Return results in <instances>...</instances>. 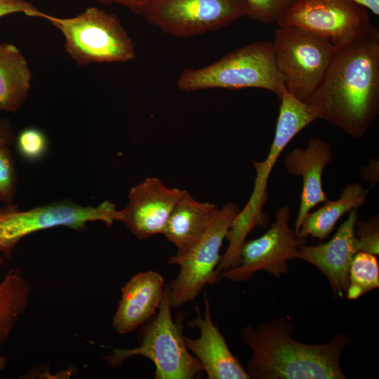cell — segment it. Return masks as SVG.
Wrapping results in <instances>:
<instances>
[{"label": "cell", "instance_id": "1", "mask_svg": "<svg viewBox=\"0 0 379 379\" xmlns=\"http://www.w3.org/2000/svg\"><path fill=\"white\" fill-rule=\"evenodd\" d=\"M321 119L356 139L379 113V31L337 48L328 72L307 103Z\"/></svg>", "mask_w": 379, "mask_h": 379}, {"label": "cell", "instance_id": "2", "mask_svg": "<svg viewBox=\"0 0 379 379\" xmlns=\"http://www.w3.org/2000/svg\"><path fill=\"white\" fill-rule=\"evenodd\" d=\"M294 331L284 317L243 329L241 339L253 353L246 368L250 378H346L340 360L352 343L349 336L336 333L326 343L306 344L291 337Z\"/></svg>", "mask_w": 379, "mask_h": 379}, {"label": "cell", "instance_id": "3", "mask_svg": "<svg viewBox=\"0 0 379 379\" xmlns=\"http://www.w3.org/2000/svg\"><path fill=\"white\" fill-rule=\"evenodd\" d=\"M176 85L184 92L209 88H262L274 93L279 99L286 90L277 68L272 41H255L208 65L186 68L180 74Z\"/></svg>", "mask_w": 379, "mask_h": 379}, {"label": "cell", "instance_id": "4", "mask_svg": "<svg viewBox=\"0 0 379 379\" xmlns=\"http://www.w3.org/2000/svg\"><path fill=\"white\" fill-rule=\"evenodd\" d=\"M62 34L65 49L74 62H126L135 60V46L114 14L95 7L86 8L72 18H58L39 12Z\"/></svg>", "mask_w": 379, "mask_h": 379}, {"label": "cell", "instance_id": "5", "mask_svg": "<svg viewBox=\"0 0 379 379\" xmlns=\"http://www.w3.org/2000/svg\"><path fill=\"white\" fill-rule=\"evenodd\" d=\"M156 316L142 327L140 345L131 349L112 348L105 357L112 366H117L133 356H143L155 366L156 379H192L204 371L199 361L188 350L180 321L171 315V290L165 285Z\"/></svg>", "mask_w": 379, "mask_h": 379}, {"label": "cell", "instance_id": "6", "mask_svg": "<svg viewBox=\"0 0 379 379\" xmlns=\"http://www.w3.org/2000/svg\"><path fill=\"white\" fill-rule=\"evenodd\" d=\"M280 106L274 137L266 157L253 160L255 171L254 186L245 206L237 214L227 232V238L235 245H241L255 227L265 228L268 216L263 207L268 198V180L279 156L290 141L302 129L318 119L307 104L285 90L279 98Z\"/></svg>", "mask_w": 379, "mask_h": 379}, {"label": "cell", "instance_id": "7", "mask_svg": "<svg viewBox=\"0 0 379 379\" xmlns=\"http://www.w3.org/2000/svg\"><path fill=\"white\" fill-rule=\"evenodd\" d=\"M272 47L285 88L307 103L323 81L337 48L328 39L295 27H278Z\"/></svg>", "mask_w": 379, "mask_h": 379}, {"label": "cell", "instance_id": "8", "mask_svg": "<svg viewBox=\"0 0 379 379\" xmlns=\"http://www.w3.org/2000/svg\"><path fill=\"white\" fill-rule=\"evenodd\" d=\"M120 216V210L110 201L92 206L62 200L28 210L5 204L0 208V252L5 259L9 258L22 238L39 231L55 227L81 231L90 222L101 221L111 225Z\"/></svg>", "mask_w": 379, "mask_h": 379}, {"label": "cell", "instance_id": "9", "mask_svg": "<svg viewBox=\"0 0 379 379\" xmlns=\"http://www.w3.org/2000/svg\"><path fill=\"white\" fill-rule=\"evenodd\" d=\"M277 24L310 31L336 48L361 39L372 27L368 10L352 0H295Z\"/></svg>", "mask_w": 379, "mask_h": 379}, {"label": "cell", "instance_id": "10", "mask_svg": "<svg viewBox=\"0 0 379 379\" xmlns=\"http://www.w3.org/2000/svg\"><path fill=\"white\" fill-rule=\"evenodd\" d=\"M239 211L233 202H227L218 208L202 237L176 262L180 271L169 284L172 308L193 300L207 284H216L221 280L217 270L221 259L220 251Z\"/></svg>", "mask_w": 379, "mask_h": 379}, {"label": "cell", "instance_id": "11", "mask_svg": "<svg viewBox=\"0 0 379 379\" xmlns=\"http://www.w3.org/2000/svg\"><path fill=\"white\" fill-rule=\"evenodd\" d=\"M141 15L165 34L187 38L231 25L246 8L244 0H155Z\"/></svg>", "mask_w": 379, "mask_h": 379}, {"label": "cell", "instance_id": "12", "mask_svg": "<svg viewBox=\"0 0 379 379\" xmlns=\"http://www.w3.org/2000/svg\"><path fill=\"white\" fill-rule=\"evenodd\" d=\"M290 218L288 205L279 208L270 227L260 237L246 240L240 251L239 265L223 271L222 277L239 282L251 279L259 271L276 278L287 274L288 262L297 259L299 246L306 243L290 227Z\"/></svg>", "mask_w": 379, "mask_h": 379}, {"label": "cell", "instance_id": "13", "mask_svg": "<svg viewBox=\"0 0 379 379\" xmlns=\"http://www.w3.org/2000/svg\"><path fill=\"white\" fill-rule=\"evenodd\" d=\"M185 190L166 186L148 177L131 188L128 203L120 210L119 222L139 239L162 234L168 218Z\"/></svg>", "mask_w": 379, "mask_h": 379}, {"label": "cell", "instance_id": "14", "mask_svg": "<svg viewBox=\"0 0 379 379\" xmlns=\"http://www.w3.org/2000/svg\"><path fill=\"white\" fill-rule=\"evenodd\" d=\"M358 219L357 209L352 210L331 240L318 245L305 244L299 246L297 259L309 262L321 272L335 298L346 296L350 267L355 255L360 252L355 235Z\"/></svg>", "mask_w": 379, "mask_h": 379}, {"label": "cell", "instance_id": "15", "mask_svg": "<svg viewBox=\"0 0 379 379\" xmlns=\"http://www.w3.org/2000/svg\"><path fill=\"white\" fill-rule=\"evenodd\" d=\"M205 312L188 322L190 327L199 329L195 339L184 335L188 350L199 361L208 379H250L246 368L230 351L223 335L214 325L210 304L204 294Z\"/></svg>", "mask_w": 379, "mask_h": 379}, {"label": "cell", "instance_id": "16", "mask_svg": "<svg viewBox=\"0 0 379 379\" xmlns=\"http://www.w3.org/2000/svg\"><path fill=\"white\" fill-rule=\"evenodd\" d=\"M331 145L319 138H311L305 148L295 147L286 156L284 164L287 172L300 176L302 187L295 231L298 232L303 218L317 205L328 199L324 192L322 175L333 160Z\"/></svg>", "mask_w": 379, "mask_h": 379}, {"label": "cell", "instance_id": "17", "mask_svg": "<svg viewBox=\"0 0 379 379\" xmlns=\"http://www.w3.org/2000/svg\"><path fill=\"white\" fill-rule=\"evenodd\" d=\"M162 276L152 270L134 274L121 288V296L112 319L120 334L131 333L156 314L164 288Z\"/></svg>", "mask_w": 379, "mask_h": 379}, {"label": "cell", "instance_id": "18", "mask_svg": "<svg viewBox=\"0 0 379 379\" xmlns=\"http://www.w3.org/2000/svg\"><path fill=\"white\" fill-rule=\"evenodd\" d=\"M218 206L195 200L186 190L180 198L165 225L162 234L177 248L168 259L170 265L184 257L199 241L212 222Z\"/></svg>", "mask_w": 379, "mask_h": 379}, {"label": "cell", "instance_id": "19", "mask_svg": "<svg viewBox=\"0 0 379 379\" xmlns=\"http://www.w3.org/2000/svg\"><path fill=\"white\" fill-rule=\"evenodd\" d=\"M367 194L368 190L361 184H347L338 199L328 200L317 210L306 214L297 236L304 239L311 236L324 240L332 232L341 217L365 204Z\"/></svg>", "mask_w": 379, "mask_h": 379}, {"label": "cell", "instance_id": "20", "mask_svg": "<svg viewBox=\"0 0 379 379\" xmlns=\"http://www.w3.org/2000/svg\"><path fill=\"white\" fill-rule=\"evenodd\" d=\"M32 73L20 51L14 45L0 44V110L13 112L25 102Z\"/></svg>", "mask_w": 379, "mask_h": 379}, {"label": "cell", "instance_id": "21", "mask_svg": "<svg viewBox=\"0 0 379 379\" xmlns=\"http://www.w3.org/2000/svg\"><path fill=\"white\" fill-rule=\"evenodd\" d=\"M0 252V267L4 262ZM30 286L18 268L10 269L0 281V354L15 326L25 312Z\"/></svg>", "mask_w": 379, "mask_h": 379}, {"label": "cell", "instance_id": "22", "mask_svg": "<svg viewBox=\"0 0 379 379\" xmlns=\"http://www.w3.org/2000/svg\"><path fill=\"white\" fill-rule=\"evenodd\" d=\"M379 286V264L377 256L358 252L350 267L346 298L357 300Z\"/></svg>", "mask_w": 379, "mask_h": 379}, {"label": "cell", "instance_id": "23", "mask_svg": "<svg viewBox=\"0 0 379 379\" xmlns=\"http://www.w3.org/2000/svg\"><path fill=\"white\" fill-rule=\"evenodd\" d=\"M246 15L251 20L277 23L295 0H244Z\"/></svg>", "mask_w": 379, "mask_h": 379}, {"label": "cell", "instance_id": "24", "mask_svg": "<svg viewBox=\"0 0 379 379\" xmlns=\"http://www.w3.org/2000/svg\"><path fill=\"white\" fill-rule=\"evenodd\" d=\"M16 146L21 157L26 160L35 161L41 159L46 153L48 140L41 130L29 127L18 134Z\"/></svg>", "mask_w": 379, "mask_h": 379}, {"label": "cell", "instance_id": "25", "mask_svg": "<svg viewBox=\"0 0 379 379\" xmlns=\"http://www.w3.org/2000/svg\"><path fill=\"white\" fill-rule=\"evenodd\" d=\"M17 185L15 163L8 147L0 149V202L12 204Z\"/></svg>", "mask_w": 379, "mask_h": 379}, {"label": "cell", "instance_id": "26", "mask_svg": "<svg viewBox=\"0 0 379 379\" xmlns=\"http://www.w3.org/2000/svg\"><path fill=\"white\" fill-rule=\"evenodd\" d=\"M355 235L359 241L360 252L379 254V217L375 215L367 220H357Z\"/></svg>", "mask_w": 379, "mask_h": 379}, {"label": "cell", "instance_id": "27", "mask_svg": "<svg viewBox=\"0 0 379 379\" xmlns=\"http://www.w3.org/2000/svg\"><path fill=\"white\" fill-rule=\"evenodd\" d=\"M39 12L32 3L25 0H0V18L16 13H23L29 17H36Z\"/></svg>", "mask_w": 379, "mask_h": 379}, {"label": "cell", "instance_id": "28", "mask_svg": "<svg viewBox=\"0 0 379 379\" xmlns=\"http://www.w3.org/2000/svg\"><path fill=\"white\" fill-rule=\"evenodd\" d=\"M101 4H117L126 6L135 14L141 13L155 0H95Z\"/></svg>", "mask_w": 379, "mask_h": 379}, {"label": "cell", "instance_id": "29", "mask_svg": "<svg viewBox=\"0 0 379 379\" xmlns=\"http://www.w3.org/2000/svg\"><path fill=\"white\" fill-rule=\"evenodd\" d=\"M361 179L372 185L378 184L379 182V161L377 158L369 159L368 164L363 166L360 170Z\"/></svg>", "mask_w": 379, "mask_h": 379}, {"label": "cell", "instance_id": "30", "mask_svg": "<svg viewBox=\"0 0 379 379\" xmlns=\"http://www.w3.org/2000/svg\"><path fill=\"white\" fill-rule=\"evenodd\" d=\"M15 140V135L8 120L0 118V149L9 147Z\"/></svg>", "mask_w": 379, "mask_h": 379}, {"label": "cell", "instance_id": "31", "mask_svg": "<svg viewBox=\"0 0 379 379\" xmlns=\"http://www.w3.org/2000/svg\"><path fill=\"white\" fill-rule=\"evenodd\" d=\"M370 10L374 15H379V0H352Z\"/></svg>", "mask_w": 379, "mask_h": 379}, {"label": "cell", "instance_id": "32", "mask_svg": "<svg viewBox=\"0 0 379 379\" xmlns=\"http://www.w3.org/2000/svg\"><path fill=\"white\" fill-rule=\"evenodd\" d=\"M6 365H7L6 357L2 354H0V375L3 372V371L5 369Z\"/></svg>", "mask_w": 379, "mask_h": 379}, {"label": "cell", "instance_id": "33", "mask_svg": "<svg viewBox=\"0 0 379 379\" xmlns=\"http://www.w3.org/2000/svg\"><path fill=\"white\" fill-rule=\"evenodd\" d=\"M1 112V111L0 110V113Z\"/></svg>", "mask_w": 379, "mask_h": 379}]
</instances>
